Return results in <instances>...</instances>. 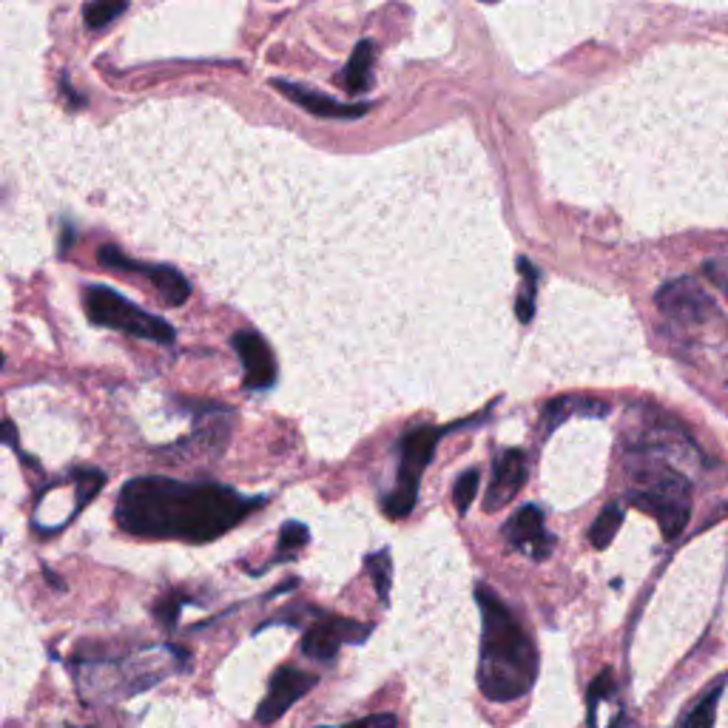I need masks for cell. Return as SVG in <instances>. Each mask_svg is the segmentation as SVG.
<instances>
[{
	"label": "cell",
	"instance_id": "6da1fadb",
	"mask_svg": "<svg viewBox=\"0 0 728 728\" xmlns=\"http://www.w3.org/2000/svg\"><path fill=\"white\" fill-rule=\"evenodd\" d=\"M266 498H245L231 486L211 481H174L143 476L120 490L118 523L137 538H174L188 544H206L225 535L248 518Z\"/></svg>",
	"mask_w": 728,
	"mask_h": 728
},
{
	"label": "cell",
	"instance_id": "484cf974",
	"mask_svg": "<svg viewBox=\"0 0 728 728\" xmlns=\"http://www.w3.org/2000/svg\"><path fill=\"white\" fill-rule=\"evenodd\" d=\"M398 720L393 717V714H368V717H361V720L350 723V726H342V728H396ZM322 728H331V726H322Z\"/></svg>",
	"mask_w": 728,
	"mask_h": 728
},
{
	"label": "cell",
	"instance_id": "52a82bcc",
	"mask_svg": "<svg viewBox=\"0 0 728 728\" xmlns=\"http://www.w3.org/2000/svg\"><path fill=\"white\" fill-rule=\"evenodd\" d=\"M370 632L373 629L368 624H359V620L338 618V615H319L317 624L305 632L303 652L310 661L331 663L342 643H365Z\"/></svg>",
	"mask_w": 728,
	"mask_h": 728
},
{
	"label": "cell",
	"instance_id": "7402d4cb",
	"mask_svg": "<svg viewBox=\"0 0 728 728\" xmlns=\"http://www.w3.org/2000/svg\"><path fill=\"white\" fill-rule=\"evenodd\" d=\"M717 703H720V686L712 689L706 698L700 700L694 712L686 717L683 728H714V720H717Z\"/></svg>",
	"mask_w": 728,
	"mask_h": 728
},
{
	"label": "cell",
	"instance_id": "ba28073f",
	"mask_svg": "<svg viewBox=\"0 0 728 728\" xmlns=\"http://www.w3.org/2000/svg\"><path fill=\"white\" fill-rule=\"evenodd\" d=\"M657 308H661L671 322L686 324V328L706 324L708 317L714 313L712 296H708L694 280H675L666 287H661V294H657Z\"/></svg>",
	"mask_w": 728,
	"mask_h": 728
},
{
	"label": "cell",
	"instance_id": "9c48e42d",
	"mask_svg": "<svg viewBox=\"0 0 728 728\" xmlns=\"http://www.w3.org/2000/svg\"><path fill=\"white\" fill-rule=\"evenodd\" d=\"M317 683V675H308V671L296 669V666L276 669L271 677V686H268V698L257 708V723H266L268 726V723H276L280 717H285L287 708L294 706L299 698H305Z\"/></svg>",
	"mask_w": 728,
	"mask_h": 728
},
{
	"label": "cell",
	"instance_id": "ffe728a7",
	"mask_svg": "<svg viewBox=\"0 0 728 728\" xmlns=\"http://www.w3.org/2000/svg\"><path fill=\"white\" fill-rule=\"evenodd\" d=\"M125 9H128V3H123V0H97V3H89V7L83 9V21H86L89 29L97 32L109 26L118 15H123Z\"/></svg>",
	"mask_w": 728,
	"mask_h": 728
},
{
	"label": "cell",
	"instance_id": "f546056e",
	"mask_svg": "<svg viewBox=\"0 0 728 728\" xmlns=\"http://www.w3.org/2000/svg\"><path fill=\"white\" fill-rule=\"evenodd\" d=\"M0 368H3V356H0Z\"/></svg>",
	"mask_w": 728,
	"mask_h": 728
},
{
	"label": "cell",
	"instance_id": "4dcf8cb0",
	"mask_svg": "<svg viewBox=\"0 0 728 728\" xmlns=\"http://www.w3.org/2000/svg\"><path fill=\"white\" fill-rule=\"evenodd\" d=\"M69 728H77V726H69Z\"/></svg>",
	"mask_w": 728,
	"mask_h": 728
},
{
	"label": "cell",
	"instance_id": "7c38bea8",
	"mask_svg": "<svg viewBox=\"0 0 728 728\" xmlns=\"http://www.w3.org/2000/svg\"><path fill=\"white\" fill-rule=\"evenodd\" d=\"M523 481H527V456L521 449H507L495 458L493 467V481H490V490H486L484 509L486 513H495V509L507 507L509 501L521 493Z\"/></svg>",
	"mask_w": 728,
	"mask_h": 728
},
{
	"label": "cell",
	"instance_id": "8fae6325",
	"mask_svg": "<svg viewBox=\"0 0 728 728\" xmlns=\"http://www.w3.org/2000/svg\"><path fill=\"white\" fill-rule=\"evenodd\" d=\"M504 538L509 541V546L527 552L535 560L550 558L552 546H555V538L544 530V518H541L538 507L518 509L504 527Z\"/></svg>",
	"mask_w": 728,
	"mask_h": 728
},
{
	"label": "cell",
	"instance_id": "5b68a950",
	"mask_svg": "<svg viewBox=\"0 0 728 728\" xmlns=\"http://www.w3.org/2000/svg\"><path fill=\"white\" fill-rule=\"evenodd\" d=\"M442 439V430L435 427H416L402 439V464L393 493L384 498V513L391 518H407L419 498V484L427 464L433 461L435 444Z\"/></svg>",
	"mask_w": 728,
	"mask_h": 728
},
{
	"label": "cell",
	"instance_id": "f1b7e54d",
	"mask_svg": "<svg viewBox=\"0 0 728 728\" xmlns=\"http://www.w3.org/2000/svg\"><path fill=\"white\" fill-rule=\"evenodd\" d=\"M46 581L52 583V587H54V589H63V581H60V578H54V575H52V572H49V569H46Z\"/></svg>",
	"mask_w": 728,
	"mask_h": 728
},
{
	"label": "cell",
	"instance_id": "d4e9b609",
	"mask_svg": "<svg viewBox=\"0 0 728 728\" xmlns=\"http://www.w3.org/2000/svg\"><path fill=\"white\" fill-rule=\"evenodd\" d=\"M188 601V597L177 595V592H169V595H162L160 601H157L155 606V618L160 620V626H165V629H174L180 620V609H183V604Z\"/></svg>",
	"mask_w": 728,
	"mask_h": 728
},
{
	"label": "cell",
	"instance_id": "44dd1931",
	"mask_svg": "<svg viewBox=\"0 0 728 728\" xmlns=\"http://www.w3.org/2000/svg\"><path fill=\"white\" fill-rule=\"evenodd\" d=\"M308 527L299 521H291L282 527L280 532V550H276V560H291L296 555V552L303 550L305 544H308Z\"/></svg>",
	"mask_w": 728,
	"mask_h": 728
},
{
	"label": "cell",
	"instance_id": "d6986e66",
	"mask_svg": "<svg viewBox=\"0 0 728 728\" xmlns=\"http://www.w3.org/2000/svg\"><path fill=\"white\" fill-rule=\"evenodd\" d=\"M368 572H370V581H373L375 592H379V597H382V604H387V601H391V583H393L391 552L382 550V552H375V555H370Z\"/></svg>",
	"mask_w": 728,
	"mask_h": 728
},
{
	"label": "cell",
	"instance_id": "83f0119b",
	"mask_svg": "<svg viewBox=\"0 0 728 728\" xmlns=\"http://www.w3.org/2000/svg\"><path fill=\"white\" fill-rule=\"evenodd\" d=\"M60 89H63V95H66V100H69V103L74 106V109H77V106H83V103H86V100H83V97H77V95H74V89H72V86H69V81H66V77H63V81H60Z\"/></svg>",
	"mask_w": 728,
	"mask_h": 728
},
{
	"label": "cell",
	"instance_id": "3957f363",
	"mask_svg": "<svg viewBox=\"0 0 728 728\" xmlns=\"http://www.w3.org/2000/svg\"><path fill=\"white\" fill-rule=\"evenodd\" d=\"M632 490L629 501L640 513L661 523L663 538L675 541L692 518V484L683 472H677L669 461L649 449H634L629 456Z\"/></svg>",
	"mask_w": 728,
	"mask_h": 728
},
{
	"label": "cell",
	"instance_id": "277c9868",
	"mask_svg": "<svg viewBox=\"0 0 728 728\" xmlns=\"http://www.w3.org/2000/svg\"><path fill=\"white\" fill-rule=\"evenodd\" d=\"M83 305H86V313H89L91 322L100 324V328L128 333V336L155 342V345H174V338H177L174 328L165 319L137 308V305L128 303L125 296H120L111 287L89 285L86 287V296H83Z\"/></svg>",
	"mask_w": 728,
	"mask_h": 728
},
{
	"label": "cell",
	"instance_id": "7a4b0ae2",
	"mask_svg": "<svg viewBox=\"0 0 728 728\" xmlns=\"http://www.w3.org/2000/svg\"><path fill=\"white\" fill-rule=\"evenodd\" d=\"M481 609V694L493 703H509L530 692L538 677V649L518 618L490 587L476 589Z\"/></svg>",
	"mask_w": 728,
	"mask_h": 728
},
{
	"label": "cell",
	"instance_id": "603a6c76",
	"mask_svg": "<svg viewBox=\"0 0 728 728\" xmlns=\"http://www.w3.org/2000/svg\"><path fill=\"white\" fill-rule=\"evenodd\" d=\"M74 481H77V509H74V513H81V509L103 490L106 476L100 470H77L74 472Z\"/></svg>",
	"mask_w": 728,
	"mask_h": 728
},
{
	"label": "cell",
	"instance_id": "ac0fdd59",
	"mask_svg": "<svg viewBox=\"0 0 728 728\" xmlns=\"http://www.w3.org/2000/svg\"><path fill=\"white\" fill-rule=\"evenodd\" d=\"M518 271H521V294H518L516 313L521 322H532V317H535L538 273H535V268L527 262V259H518Z\"/></svg>",
	"mask_w": 728,
	"mask_h": 728
},
{
	"label": "cell",
	"instance_id": "30bf717a",
	"mask_svg": "<svg viewBox=\"0 0 728 728\" xmlns=\"http://www.w3.org/2000/svg\"><path fill=\"white\" fill-rule=\"evenodd\" d=\"M231 345L245 365V387L248 391H271L280 370H276V359H273V350L266 338L254 331H243L234 333Z\"/></svg>",
	"mask_w": 728,
	"mask_h": 728
},
{
	"label": "cell",
	"instance_id": "8992f818",
	"mask_svg": "<svg viewBox=\"0 0 728 728\" xmlns=\"http://www.w3.org/2000/svg\"><path fill=\"white\" fill-rule=\"evenodd\" d=\"M97 259H100V266H106V268L143 273V276H146V280L155 285V291L160 294L162 303L171 305V308H180V305L188 303V296H192V285H188V280H185L177 268L148 266V262H137V259L125 257L123 250H118L114 245H106V248H100Z\"/></svg>",
	"mask_w": 728,
	"mask_h": 728
},
{
	"label": "cell",
	"instance_id": "4316f807",
	"mask_svg": "<svg viewBox=\"0 0 728 728\" xmlns=\"http://www.w3.org/2000/svg\"><path fill=\"white\" fill-rule=\"evenodd\" d=\"M0 444H7V447H17V430L12 421H0Z\"/></svg>",
	"mask_w": 728,
	"mask_h": 728
},
{
	"label": "cell",
	"instance_id": "9a60e30c",
	"mask_svg": "<svg viewBox=\"0 0 728 728\" xmlns=\"http://www.w3.org/2000/svg\"><path fill=\"white\" fill-rule=\"evenodd\" d=\"M567 416H606V405H601L595 398H578V396L558 398V402L546 405L544 427L546 430H552V427L560 424Z\"/></svg>",
	"mask_w": 728,
	"mask_h": 728
},
{
	"label": "cell",
	"instance_id": "cb8c5ba5",
	"mask_svg": "<svg viewBox=\"0 0 728 728\" xmlns=\"http://www.w3.org/2000/svg\"><path fill=\"white\" fill-rule=\"evenodd\" d=\"M476 493H479V470H467L456 481V486H453V501H456L458 513L470 509V504L476 501Z\"/></svg>",
	"mask_w": 728,
	"mask_h": 728
},
{
	"label": "cell",
	"instance_id": "e0dca14e",
	"mask_svg": "<svg viewBox=\"0 0 728 728\" xmlns=\"http://www.w3.org/2000/svg\"><path fill=\"white\" fill-rule=\"evenodd\" d=\"M618 689H615V677L609 669H604L601 675L592 680L587 694V706H589V728H601V706L606 700H615Z\"/></svg>",
	"mask_w": 728,
	"mask_h": 728
},
{
	"label": "cell",
	"instance_id": "4fadbf2b",
	"mask_svg": "<svg viewBox=\"0 0 728 728\" xmlns=\"http://www.w3.org/2000/svg\"><path fill=\"white\" fill-rule=\"evenodd\" d=\"M273 89H280L282 95L296 103L299 109H305L308 114H317V118H328V120H359L365 118L370 111L368 103H338L333 97H324L313 89H305V86H296V83H285V81H273Z\"/></svg>",
	"mask_w": 728,
	"mask_h": 728
},
{
	"label": "cell",
	"instance_id": "5bb4252c",
	"mask_svg": "<svg viewBox=\"0 0 728 728\" xmlns=\"http://www.w3.org/2000/svg\"><path fill=\"white\" fill-rule=\"evenodd\" d=\"M373 83V44L361 40L345 66V89L350 95H365Z\"/></svg>",
	"mask_w": 728,
	"mask_h": 728
},
{
	"label": "cell",
	"instance_id": "2e32d148",
	"mask_svg": "<svg viewBox=\"0 0 728 728\" xmlns=\"http://www.w3.org/2000/svg\"><path fill=\"white\" fill-rule=\"evenodd\" d=\"M620 523H624V507H620L618 501H612V504H606V507L601 509V516L595 518L592 530H589V541H592V546H595V550H606V546L615 541V535H618Z\"/></svg>",
	"mask_w": 728,
	"mask_h": 728
}]
</instances>
